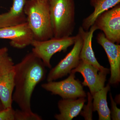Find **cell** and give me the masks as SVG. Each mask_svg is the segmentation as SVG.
Listing matches in <instances>:
<instances>
[{
    "mask_svg": "<svg viewBox=\"0 0 120 120\" xmlns=\"http://www.w3.org/2000/svg\"><path fill=\"white\" fill-rule=\"evenodd\" d=\"M45 67L42 60L32 52L15 65V87L12 101L20 109L32 112L31 97L36 86L45 78Z\"/></svg>",
    "mask_w": 120,
    "mask_h": 120,
    "instance_id": "cell-1",
    "label": "cell"
},
{
    "mask_svg": "<svg viewBox=\"0 0 120 120\" xmlns=\"http://www.w3.org/2000/svg\"><path fill=\"white\" fill-rule=\"evenodd\" d=\"M49 1L46 0H26L24 11L26 22L35 41H46L53 37Z\"/></svg>",
    "mask_w": 120,
    "mask_h": 120,
    "instance_id": "cell-2",
    "label": "cell"
},
{
    "mask_svg": "<svg viewBox=\"0 0 120 120\" xmlns=\"http://www.w3.org/2000/svg\"><path fill=\"white\" fill-rule=\"evenodd\" d=\"M49 2L53 37H70L75 24L74 0H49Z\"/></svg>",
    "mask_w": 120,
    "mask_h": 120,
    "instance_id": "cell-3",
    "label": "cell"
},
{
    "mask_svg": "<svg viewBox=\"0 0 120 120\" xmlns=\"http://www.w3.org/2000/svg\"><path fill=\"white\" fill-rule=\"evenodd\" d=\"M76 36L56 38L53 37L43 41L34 40L31 43L32 52L43 62L45 67L51 68L50 61L53 55L61 51L65 52L69 46L74 44Z\"/></svg>",
    "mask_w": 120,
    "mask_h": 120,
    "instance_id": "cell-4",
    "label": "cell"
},
{
    "mask_svg": "<svg viewBox=\"0 0 120 120\" xmlns=\"http://www.w3.org/2000/svg\"><path fill=\"white\" fill-rule=\"evenodd\" d=\"M15 77V64L7 53L0 58V100L4 109L12 107Z\"/></svg>",
    "mask_w": 120,
    "mask_h": 120,
    "instance_id": "cell-5",
    "label": "cell"
},
{
    "mask_svg": "<svg viewBox=\"0 0 120 120\" xmlns=\"http://www.w3.org/2000/svg\"><path fill=\"white\" fill-rule=\"evenodd\" d=\"M75 74L71 72L66 79L60 82H48L41 86L52 94L59 95L64 99L85 98L86 92L79 80L75 79Z\"/></svg>",
    "mask_w": 120,
    "mask_h": 120,
    "instance_id": "cell-6",
    "label": "cell"
},
{
    "mask_svg": "<svg viewBox=\"0 0 120 120\" xmlns=\"http://www.w3.org/2000/svg\"><path fill=\"white\" fill-rule=\"evenodd\" d=\"M83 39L78 32L74 46L71 50L56 65L52 68L47 75V82H52L67 75L79 64V56L82 46Z\"/></svg>",
    "mask_w": 120,
    "mask_h": 120,
    "instance_id": "cell-7",
    "label": "cell"
},
{
    "mask_svg": "<svg viewBox=\"0 0 120 120\" xmlns=\"http://www.w3.org/2000/svg\"><path fill=\"white\" fill-rule=\"evenodd\" d=\"M94 24L102 31L105 37L113 43L120 42V5H117L101 14Z\"/></svg>",
    "mask_w": 120,
    "mask_h": 120,
    "instance_id": "cell-8",
    "label": "cell"
},
{
    "mask_svg": "<svg viewBox=\"0 0 120 120\" xmlns=\"http://www.w3.org/2000/svg\"><path fill=\"white\" fill-rule=\"evenodd\" d=\"M0 39H9L11 46L19 49L31 45L34 40L32 32L26 22L0 28Z\"/></svg>",
    "mask_w": 120,
    "mask_h": 120,
    "instance_id": "cell-9",
    "label": "cell"
},
{
    "mask_svg": "<svg viewBox=\"0 0 120 120\" xmlns=\"http://www.w3.org/2000/svg\"><path fill=\"white\" fill-rule=\"evenodd\" d=\"M71 72L82 74L84 78L82 84L88 87L92 96L105 87L107 73L99 71L87 62L80 60L77 67Z\"/></svg>",
    "mask_w": 120,
    "mask_h": 120,
    "instance_id": "cell-10",
    "label": "cell"
},
{
    "mask_svg": "<svg viewBox=\"0 0 120 120\" xmlns=\"http://www.w3.org/2000/svg\"><path fill=\"white\" fill-rule=\"evenodd\" d=\"M97 39L106 53L110 65L109 84H118L120 82V45L108 40L103 33L98 34Z\"/></svg>",
    "mask_w": 120,
    "mask_h": 120,
    "instance_id": "cell-11",
    "label": "cell"
},
{
    "mask_svg": "<svg viewBox=\"0 0 120 120\" xmlns=\"http://www.w3.org/2000/svg\"><path fill=\"white\" fill-rule=\"evenodd\" d=\"M97 29L94 24L90 28V30H85L82 27L79 29V33L82 36L83 44L80 54V59L83 61L92 65L99 71L109 74V69L104 68L99 64L95 58L92 46V41L94 32Z\"/></svg>",
    "mask_w": 120,
    "mask_h": 120,
    "instance_id": "cell-12",
    "label": "cell"
},
{
    "mask_svg": "<svg viewBox=\"0 0 120 120\" xmlns=\"http://www.w3.org/2000/svg\"><path fill=\"white\" fill-rule=\"evenodd\" d=\"M26 0H13L12 6L6 13L0 14V28L26 22L24 11Z\"/></svg>",
    "mask_w": 120,
    "mask_h": 120,
    "instance_id": "cell-13",
    "label": "cell"
},
{
    "mask_svg": "<svg viewBox=\"0 0 120 120\" xmlns=\"http://www.w3.org/2000/svg\"><path fill=\"white\" fill-rule=\"evenodd\" d=\"M86 101L85 98L60 100L58 103L60 113L54 117L57 120H72L80 113Z\"/></svg>",
    "mask_w": 120,
    "mask_h": 120,
    "instance_id": "cell-14",
    "label": "cell"
},
{
    "mask_svg": "<svg viewBox=\"0 0 120 120\" xmlns=\"http://www.w3.org/2000/svg\"><path fill=\"white\" fill-rule=\"evenodd\" d=\"M90 1L94 11L83 20L82 27L86 31L89 30L101 14L120 4V0H90Z\"/></svg>",
    "mask_w": 120,
    "mask_h": 120,
    "instance_id": "cell-15",
    "label": "cell"
},
{
    "mask_svg": "<svg viewBox=\"0 0 120 120\" xmlns=\"http://www.w3.org/2000/svg\"><path fill=\"white\" fill-rule=\"evenodd\" d=\"M110 89L109 84L92 95L93 111H97L99 120H111L110 112L107 101V95Z\"/></svg>",
    "mask_w": 120,
    "mask_h": 120,
    "instance_id": "cell-16",
    "label": "cell"
},
{
    "mask_svg": "<svg viewBox=\"0 0 120 120\" xmlns=\"http://www.w3.org/2000/svg\"><path fill=\"white\" fill-rule=\"evenodd\" d=\"M15 120H41L42 118L33 112H27L21 109L15 110Z\"/></svg>",
    "mask_w": 120,
    "mask_h": 120,
    "instance_id": "cell-17",
    "label": "cell"
},
{
    "mask_svg": "<svg viewBox=\"0 0 120 120\" xmlns=\"http://www.w3.org/2000/svg\"><path fill=\"white\" fill-rule=\"evenodd\" d=\"M88 95V103L86 105H84L82 109L83 110L80 112V115L84 117L86 120H92V112L93 104L92 101L93 98L90 93H87Z\"/></svg>",
    "mask_w": 120,
    "mask_h": 120,
    "instance_id": "cell-18",
    "label": "cell"
},
{
    "mask_svg": "<svg viewBox=\"0 0 120 120\" xmlns=\"http://www.w3.org/2000/svg\"><path fill=\"white\" fill-rule=\"evenodd\" d=\"M109 95L112 106L111 111L110 110L111 118H112L113 120H120V109L117 106L116 102L114 100L111 93H110Z\"/></svg>",
    "mask_w": 120,
    "mask_h": 120,
    "instance_id": "cell-19",
    "label": "cell"
},
{
    "mask_svg": "<svg viewBox=\"0 0 120 120\" xmlns=\"http://www.w3.org/2000/svg\"><path fill=\"white\" fill-rule=\"evenodd\" d=\"M15 111L12 107L0 111V120H15Z\"/></svg>",
    "mask_w": 120,
    "mask_h": 120,
    "instance_id": "cell-20",
    "label": "cell"
},
{
    "mask_svg": "<svg viewBox=\"0 0 120 120\" xmlns=\"http://www.w3.org/2000/svg\"><path fill=\"white\" fill-rule=\"evenodd\" d=\"M8 49L6 47L0 49V58L4 56L5 54L8 53Z\"/></svg>",
    "mask_w": 120,
    "mask_h": 120,
    "instance_id": "cell-21",
    "label": "cell"
},
{
    "mask_svg": "<svg viewBox=\"0 0 120 120\" xmlns=\"http://www.w3.org/2000/svg\"><path fill=\"white\" fill-rule=\"evenodd\" d=\"M4 109V107H3V105H2V103H1L0 100V111Z\"/></svg>",
    "mask_w": 120,
    "mask_h": 120,
    "instance_id": "cell-22",
    "label": "cell"
},
{
    "mask_svg": "<svg viewBox=\"0 0 120 120\" xmlns=\"http://www.w3.org/2000/svg\"><path fill=\"white\" fill-rule=\"evenodd\" d=\"M47 0V1H49V0Z\"/></svg>",
    "mask_w": 120,
    "mask_h": 120,
    "instance_id": "cell-23",
    "label": "cell"
}]
</instances>
